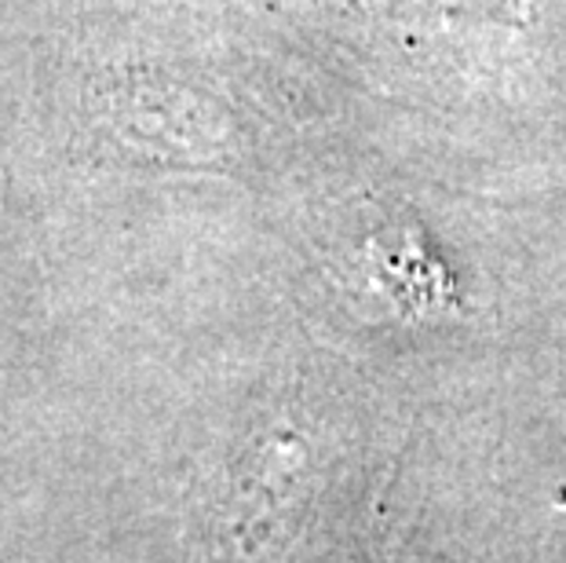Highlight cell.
Masks as SVG:
<instances>
[{
  "label": "cell",
  "mask_w": 566,
  "mask_h": 563,
  "mask_svg": "<svg viewBox=\"0 0 566 563\" xmlns=\"http://www.w3.org/2000/svg\"><path fill=\"white\" fill-rule=\"evenodd\" d=\"M304 439L274 432L227 472L205 509L190 563H279L311 505Z\"/></svg>",
  "instance_id": "6da1fadb"
}]
</instances>
